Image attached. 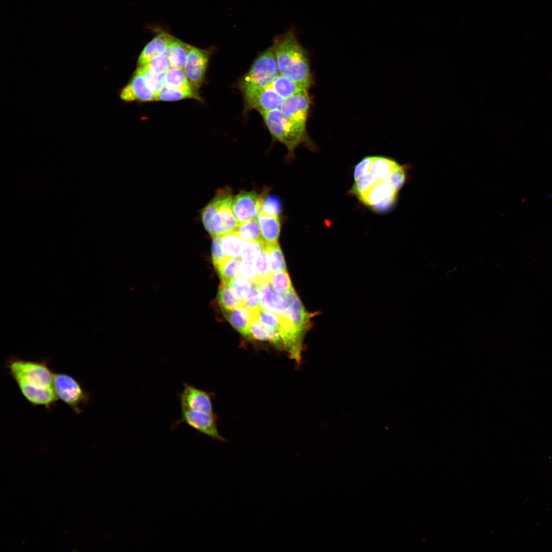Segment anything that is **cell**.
Returning <instances> with one entry per match:
<instances>
[{
  "label": "cell",
  "instance_id": "cell-1",
  "mask_svg": "<svg viewBox=\"0 0 552 552\" xmlns=\"http://www.w3.org/2000/svg\"><path fill=\"white\" fill-rule=\"evenodd\" d=\"M405 180L404 168L396 161L367 156L355 168L352 192L365 205L383 213L395 204Z\"/></svg>",
  "mask_w": 552,
  "mask_h": 552
},
{
  "label": "cell",
  "instance_id": "cell-2",
  "mask_svg": "<svg viewBox=\"0 0 552 552\" xmlns=\"http://www.w3.org/2000/svg\"><path fill=\"white\" fill-rule=\"evenodd\" d=\"M7 367L21 393L31 404L49 408L58 399L54 386V375L44 361L12 357Z\"/></svg>",
  "mask_w": 552,
  "mask_h": 552
},
{
  "label": "cell",
  "instance_id": "cell-3",
  "mask_svg": "<svg viewBox=\"0 0 552 552\" xmlns=\"http://www.w3.org/2000/svg\"><path fill=\"white\" fill-rule=\"evenodd\" d=\"M272 45L280 75L308 89L312 84L308 56L295 31L290 30L275 37Z\"/></svg>",
  "mask_w": 552,
  "mask_h": 552
},
{
  "label": "cell",
  "instance_id": "cell-4",
  "mask_svg": "<svg viewBox=\"0 0 552 552\" xmlns=\"http://www.w3.org/2000/svg\"><path fill=\"white\" fill-rule=\"evenodd\" d=\"M233 200L229 190H221L202 211L203 225L212 237L235 232L238 227L239 222L232 210Z\"/></svg>",
  "mask_w": 552,
  "mask_h": 552
},
{
  "label": "cell",
  "instance_id": "cell-5",
  "mask_svg": "<svg viewBox=\"0 0 552 552\" xmlns=\"http://www.w3.org/2000/svg\"><path fill=\"white\" fill-rule=\"evenodd\" d=\"M280 75L273 45L260 53L239 82L242 94L266 88Z\"/></svg>",
  "mask_w": 552,
  "mask_h": 552
},
{
  "label": "cell",
  "instance_id": "cell-6",
  "mask_svg": "<svg viewBox=\"0 0 552 552\" xmlns=\"http://www.w3.org/2000/svg\"><path fill=\"white\" fill-rule=\"evenodd\" d=\"M260 114L273 138L284 144L290 155L298 145L308 141L307 131L286 118L280 109Z\"/></svg>",
  "mask_w": 552,
  "mask_h": 552
},
{
  "label": "cell",
  "instance_id": "cell-7",
  "mask_svg": "<svg viewBox=\"0 0 552 552\" xmlns=\"http://www.w3.org/2000/svg\"><path fill=\"white\" fill-rule=\"evenodd\" d=\"M54 386L58 398L75 412L82 411V406L88 401V396L74 378L63 373L54 375Z\"/></svg>",
  "mask_w": 552,
  "mask_h": 552
},
{
  "label": "cell",
  "instance_id": "cell-8",
  "mask_svg": "<svg viewBox=\"0 0 552 552\" xmlns=\"http://www.w3.org/2000/svg\"><path fill=\"white\" fill-rule=\"evenodd\" d=\"M181 423L189 425L199 433L214 440L221 441L225 440L219 432L216 416L214 413L181 408L180 418L173 424V427L175 428Z\"/></svg>",
  "mask_w": 552,
  "mask_h": 552
},
{
  "label": "cell",
  "instance_id": "cell-9",
  "mask_svg": "<svg viewBox=\"0 0 552 552\" xmlns=\"http://www.w3.org/2000/svg\"><path fill=\"white\" fill-rule=\"evenodd\" d=\"M212 52L210 50L191 46L187 56L184 72L191 84L198 90L204 80L209 59Z\"/></svg>",
  "mask_w": 552,
  "mask_h": 552
},
{
  "label": "cell",
  "instance_id": "cell-10",
  "mask_svg": "<svg viewBox=\"0 0 552 552\" xmlns=\"http://www.w3.org/2000/svg\"><path fill=\"white\" fill-rule=\"evenodd\" d=\"M309 104V96L307 90H305L284 99L280 110L286 118L300 128L306 130Z\"/></svg>",
  "mask_w": 552,
  "mask_h": 552
},
{
  "label": "cell",
  "instance_id": "cell-11",
  "mask_svg": "<svg viewBox=\"0 0 552 552\" xmlns=\"http://www.w3.org/2000/svg\"><path fill=\"white\" fill-rule=\"evenodd\" d=\"M181 408L214 413L213 394L187 383L178 394Z\"/></svg>",
  "mask_w": 552,
  "mask_h": 552
},
{
  "label": "cell",
  "instance_id": "cell-12",
  "mask_svg": "<svg viewBox=\"0 0 552 552\" xmlns=\"http://www.w3.org/2000/svg\"><path fill=\"white\" fill-rule=\"evenodd\" d=\"M286 304L285 318L305 333L312 327L311 318L318 312L310 313L306 309L294 288L283 294Z\"/></svg>",
  "mask_w": 552,
  "mask_h": 552
},
{
  "label": "cell",
  "instance_id": "cell-13",
  "mask_svg": "<svg viewBox=\"0 0 552 552\" xmlns=\"http://www.w3.org/2000/svg\"><path fill=\"white\" fill-rule=\"evenodd\" d=\"M243 95L246 111L254 109L260 113L280 109L284 100L269 86Z\"/></svg>",
  "mask_w": 552,
  "mask_h": 552
},
{
  "label": "cell",
  "instance_id": "cell-14",
  "mask_svg": "<svg viewBox=\"0 0 552 552\" xmlns=\"http://www.w3.org/2000/svg\"><path fill=\"white\" fill-rule=\"evenodd\" d=\"M232 210L239 223L255 218L259 213L260 196L253 191L241 192L233 198Z\"/></svg>",
  "mask_w": 552,
  "mask_h": 552
},
{
  "label": "cell",
  "instance_id": "cell-15",
  "mask_svg": "<svg viewBox=\"0 0 552 552\" xmlns=\"http://www.w3.org/2000/svg\"><path fill=\"white\" fill-rule=\"evenodd\" d=\"M120 98L124 102L156 101L154 93L149 89L142 74L135 71L129 82L119 92Z\"/></svg>",
  "mask_w": 552,
  "mask_h": 552
},
{
  "label": "cell",
  "instance_id": "cell-16",
  "mask_svg": "<svg viewBox=\"0 0 552 552\" xmlns=\"http://www.w3.org/2000/svg\"><path fill=\"white\" fill-rule=\"evenodd\" d=\"M175 37L165 32L159 33L144 48L137 60V66L146 65L152 59L165 54Z\"/></svg>",
  "mask_w": 552,
  "mask_h": 552
},
{
  "label": "cell",
  "instance_id": "cell-17",
  "mask_svg": "<svg viewBox=\"0 0 552 552\" xmlns=\"http://www.w3.org/2000/svg\"><path fill=\"white\" fill-rule=\"evenodd\" d=\"M260 294L261 309L285 317L286 304L283 295L272 288L270 283L258 285Z\"/></svg>",
  "mask_w": 552,
  "mask_h": 552
},
{
  "label": "cell",
  "instance_id": "cell-18",
  "mask_svg": "<svg viewBox=\"0 0 552 552\" xmlns=\"http://www.w3.org/2000/svg\"><path fill=\"white\" fill-rule=\"evenodd\" d=\"M232 326L245 337L250 339V326L255 317L252 312L243 304L235 309L222 310Z\"/></svg>",
  "mask_w": 552,
  "mask_h": 552
},
{
  "label": "cell",
  "instance_id": "cell-19",
  "mask_svg": "<svg viewBox=\"0 0 552 552\" xmlns=\"http://www.w3.org/2000/svg\"><path fill=\"white\" fill-rule=\"evenodd\" d=\"M250 339L268 341L279 350H284L282 338L279 331L264 326L254 317L250 326Z\"/></svg>",
  "mask_w": 552,
  "mask_h": 552
},
{
  "label": "cell",
  "instance_id": "cell-20",
  "mask_svg": "<svg viewBox=\"0 0 552 552\" xmlns=\"http://www.w3.org/2000/svg\"><path fill=\"white\" fill-rule=\"evenodd\" d=\"M257 219L264 243L278 242L281 230V224L278 217L259 213Z\"/></svg>",
  "mask_w": 552,
  "mask_h": 552
},
{
  "label": "cell",
  "instance_id": "cell-21",
  "mask_svg": "<svg viewBox=\"0 0 552 552\" xmlns=\"http://www.w3.org/2000/svg\"><path fill=\"white\" fill-rule=\"evenodd\" d=\"M192 45L175 38L165 53L170 67L182 69Z\"/></svg>",
  "mask_w": 552,
  "mask_h": 552
},
{
  "label": "cell",
  "instance_id": "cell-22",
  "mask_svg": "<svg viewBox=\"0 0 552 552\" xmlns=\"http://www.w3.org/2000/svg\"><path fill=\"white\" fill-rule=\"evenodd\" d=\"M283 99H287L307 88L292 79L280 75L268 86Z\"/></svg>",
  "mask_w": 552,
  "mask_h": 552
},
{
  "label": "cell",
  "instance_id": "cell-23",
  "mask_svg": "<svg viewBox=\"0 0 552 552\" xmlns=\"http://www.w3.org/2000/svg\"><path fill=\"white\" fill-rule=\"evenodd\" d=\"M246 242L236 232L220 236V245L227 257H239Z\"/></svg>",
  "mask_w": 552,
  "mask_h": 552
},
{
  "label": "cell",
  "instance_id": "cell-24",
  "mask_svg": "<svg viewBox=\"0 0 552 552\" xmlns=\"http://www.w3.org/2000/svg\"><path fill=\"white\" fill-rule=\"evenodd\" d=\"M190 98L202 101L198 90L195 88L174 89L165 87L157 95L156 101H174Z\"/></svg>",
  "mask_w": 552,
  "mask_h": 552
},
{
  "label": "cell",
  "instance_id": "cell-25",
  "mask_svg": "<svg viewBox=\"0 0 552 552\" xmlns=\"http://www.w3.org/2000/svg\"><path fill=\"white\" fill-rule=\"evenodd\" d=\"M241 262L239 257H226L215 267L222 282L226 283L239 275Z\"/></svg>",
  "mask_w": 552,
  "mask_h": 552
},
{
  "label": "cell",
  "instance_id": "cell-26",
  "mask_svg": "<svg viewBox=\"0 0 552 552\" xmlns=\"http://www.w3.org/2000/svg\"><path fill=\"white\" fill-rule=\"evenodd\" d=\"M264 248L267 252L269 270L271 273L286 271L285 261L279 243H265Z\"/></svg>",
  "mask_w": 552,
  "mask_h": 552
},
{
  "label": "cell",
  "instance_id": "cell-27",
  "mask_svg": "<svg viewBox=\"0 0 552 552\" xmlns=\"http://www.w3.org/2000/svg\"><path fill=\"white\" fill-rule=\"evenodd\" d=\"M235 232L245 242H264L257 218L240 223Z\"/></svg>",
  "mask_w": 552,
  "mask_h": 552
},
{
  "label": "cell",
  "instance_id": "cell-28",
  "mask_svg": "<svg viewBox=\"0 0 552 552\" xmlns=\"http://www.w3.org/2000/svg\"><path fill=\"white\" fill-rule=\"evenodd\" d=\"M165 87L169 88H194L190 83L184 71L180 68L170 67L165 74Z\"/></svg>",
  "mask_w": 552,
  "mask_h": 552
},
{
  "label": "cell",
  "instance_id": "cell-29",
  "mask_svg": "<svg viewBox=\"0 0 552 552\" xmlns=\"http://www.w3.org/2000/svg\"><path fill=\"white\" fill-rule=\"evenodd\" d=\"M217 301L221 310H232L243 304V302L234 295L228 285L222 282L218 288Z\"/></svg>",
  "mask_w": 552,
  "mask_h": 552
},
{
  "label": "cell",
  "instance_id": "cell-30",
  "mask_svg": "<svg viewBox=\"0 0 552 552\" xmlns=\"http://www.w3.org/2000/svg\"><path fill=\"white\" fill-rule=\"evenodd\" d=\"M144 77L146 84L156 96L165 87V74H156L150 71L145 66H137L136 69Z\"/></svg>",
  "mask_w": 552,
  "mask_h": 552
},
{
  "label": "cell",
  "instance_id": "cell-31",
  "mask_svg": "<svg viewBox=\"0 0 552 552\" xmlns=\"http://www.w3.org/2000/svg\"><path fill=\"white\" fill-rule=\"evenodd\" d=\"M251 282L243 276L238 275L226 284L230 287L234 295L243 301L250 293Z\"/></svg>",
  "mask_w": 552,
  "mask_h": 552
},
{
  "label": "cell",
  "instance_id": "cell-32",
  "mask_svg": "<svg viewBox=\"0 0 552 552\" xmlns=\"http://www.w3.org/2000/svg\"><path fill=\"white\" fill-rule=\"evenodd\" d=\"M282 209V202L278 196L274 195L260 196L259 213L278 217Z\"/></svg>",
  "mask_w": 552,
  "mask_h": 552
},
{
  "label": "cell",
  "instance_id": "cell-33",
  "mask_svg": "<svg viewBox=\"0 0 552 552\" xmlns=\"http://www.w3.org/2000/svg\"><path fill=\"white\" fill-rule=\"evenodd\" d=\"M270 283L275 291L281 295L287 293L293 288L286 271L272 273Z\"/></svg>",
  "mask_w": 552,
  "mask_h": 552
},
{
  "label": "cell",
  "instance_id": "cell-34",
  "mask_svg": "<svg viewBox=\"0 0 552 552\" xmlns=\"http://www.w3.org/2000/svg\"><path fill=\"white\" fill-rule=\"evenodd\" d=\"M255 266L259 278L258 285L270 283L272 273L269 270L268 257L264 245L262 252L255 261Z\"/></svg>",
  "mask_w": 552,
  "mask_h": 552
},
{
  "label": "cell",
  "instance_id": "cell-35",
  "mask_svg": "<svg viewBox=\"0 0 552 552\" xmlns=\"http://www.w3.org/2000/svg\"><path fill=\"white\" fill-rule=\"evenodd\" d=\"M264 242H246L240 256L241 261L255 263L264 248Z\"/></svg>",
  "mask_w": 552,
  "mask_h": 552
},
{
  "label": "cell",
  "instance_id": "cell-36",
  "mask_svg": "<svg viewBox=\"0 0 552 552\" xmlns=\"http://www.w3.org/2000/svg\"><path fill=\"white\" fill-rule=\"evenodd\" d=\"M242 302L243 304L256 316L261 309L260 290L258 285L252 284L250 293Z\"/></svg>",
  "mask_w": 552,
  "mask_h": 552
},
{
  "label": "cell",
  "instance_id": "cell-37",
  "mask_svg": "<svg viewBox=\"0 0 552 552\" xmlns=\"http://www.w3.org/2000/svg\"><path fill=\"white\" fill-rule=\"evenodd\" d=\"M147 68L151 72L156 74H165L170 68L166 54L155 57L146 65L142 66Z\"/></svg>",
  "mask_w": 552,
  "mask_h": 552
},
{
  "label": "cell",
  "instance_id": "cell-38",
  "mask_svg": "<svg viewBox=\"0 0 552 552\" xmlns=\"http://www.w3.org/2000/svg\"><path fill=\"white\" fill-rule=\"evenodd\" d=\"M256 317L266 327L278 330L283 317L261 309Z\"/></svg>",
  "mask_w": 552,
  "mask_h": 552
},
{
  "label": "cell",
  "instance_id": "cell-39",
  "mask_svg": "<svg viewBox=\"0 0 552 552\" xmlns=\"http://www.w3.org/2000/svg\"><path fill=\"white\" fill-rule=\"evenodd\" d=\"M240 272L242 276L248 279L252 283L258 285L259 278L255 266V263L241 261L240 265Z\"/></svg>",
  "mask_w": 552,
  "mask_h": 552
},
{
  "label": "cell",
  "instance_id": "cell-40",
  "mask_svg": "<svg viewBox=\"0 0 552 552\" xmlns=\"http://www.w3.org/2000/svg\"><path fill=\"white\" fill-rule=\"evenodd\" d=\"M212 256L214 266L215 267L226 257L220 245V236L213 237Z\"/></svg>",
  "mask_w": 552,
  "mask_h": 552
}]
</instances>
